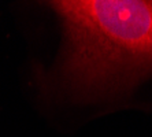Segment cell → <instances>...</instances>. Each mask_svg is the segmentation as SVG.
<instances>
[{"label":"cell","mask_w":152,"mask_h":137,"mask_svg":"<svg viewBox=\"0 0 152 137\" xmlns=\"http://www.w3.org/2000/svg\"><path fill=\"white\" fill-rule=\"evenodd\" d=\"M66 37L62 75L85 97L130 86L152 74V0H59Z\"/></svg>","instance_id":"1"}]
</instances>
